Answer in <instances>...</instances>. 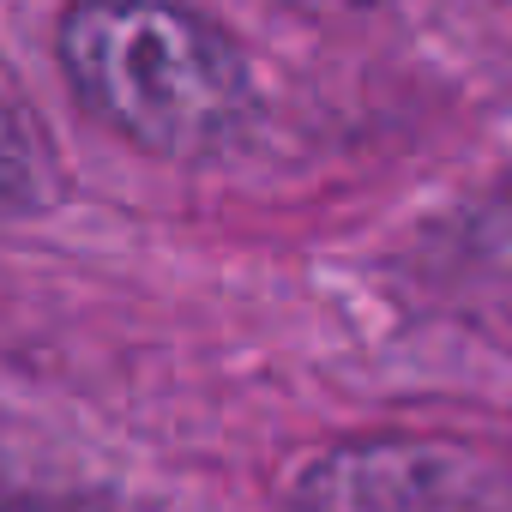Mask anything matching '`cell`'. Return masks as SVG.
<instances>
[{"instance_id": "obj_4", "label": "cell", "mask_w": 512, "mask_h": 512, "mask_svg": "<svg viewBox=\"0 0 512 512\" xmlns=\"http://www.w3.org/2000/svg\"><path fill=\"white\" fill-rule=\"evenodd\" d=\"M0 512H97V506L61 500V494H0Z\"/></svg>"}, {"instance_id": "obj_3", "label": "cell", "mask_w": 512, "mask_h": 512, "mask_svg": "<svg viewBox=\"0 0 512 512\" xmlns=\"http://www.w3.org/2000/svg\"><path fill=\"white\" fill-rule=\"evenodd\" d=\"M55 199V157L43 127L0 85V211H37Z\"/></svg>"}, {"instance_id": "obj_2", "label": "cell", "mask_w": 512, "mask_h": 512, "mask_svg": "<svg viewBox=\"0 0 512 512\" xmlns=\"http://www.w3.org/2000/svg\"><path fill=\"white\" fill-rule=\"evenodd\" d=\"M296 512H512V476L428 434H362L314 452L290 482Z\"/></svg>"}, {"instance_id": "obj_1", "label": "cell", "mask_w": 512, "mask_h": 512, "mask_svg": "<svg viewBox=\"0 0 512 512\" xmlns=\"http://www.w3.org/2000/svg\"><path fill=\"white\" fill-rule=\"evenodd\" d=\"M55 55L73 97L151 157H217L260 115L247 49L181 0H73Z\"/></svg>"}]
</instances>
